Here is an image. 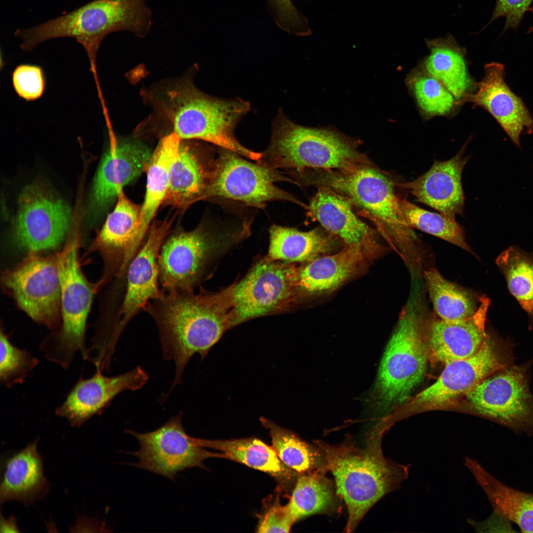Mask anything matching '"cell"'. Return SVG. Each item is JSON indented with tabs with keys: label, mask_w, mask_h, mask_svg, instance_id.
<instances>
[{
	"label": "cell",
	"mask_w": 533,
	"mask_h": 533,
	"mask_svg": "<svg viewBox=\"0 0 533 533\" xmlns=\"http://www.w3.org/2000/svg\"><path fill=\"white\" fill-rule=\"evenodd\" d=\"M144 311L156 325L163 358L175 365L170 390L182 383L184 369L191 357L196 353L205 357L231 325L225 290L218 294L201 290L197 294L164 292L150 301Z\"/></svg>",
	"instance_id": "6da1fadb"
},
{
	"label": "cell",
	"mask_w": 533,
	"mask_h": 533,
	"mask_svg": "<svg viewBox=\"0 0 533 533\" xmlns=\"http://www.w3.org/2000/svg\"><path fill=\"white\" fill-rule=\"evenodd\" d=\"M382 436L371 430L363 449L352 442L340 445L316 442L323 453L327 470L334 477L336 495L346 504V532L353 531L367 511L382 497L397 489L408 476V466L384 457L381 447Z\"/></svg>",
	"instance_id": "7a4b0ae2"
},
{
	"label": "cell",
	"mask_w": 533,
	"mask_h": 533,
	"mask_svg": "<svg viewBox=\"0 0 533 533\" xmlns=\"http://www.w3.org/2000/svg\"><path fill=\"white\" fill-rule=\"evenodd\" d=\"M157 112L181 139H197L230 150L258 162L261 152L249 150L236 139L234 129L250 109L241 99H224L205 94L190 80L170 83L153 95Z\"/></svg>",
	"instance_id": "3957f363"
},
{
	"label": "cell",
	"mask_w": 533,
	"mask_h": 533,
	"mask_svg": "<svg viewBox=\"0 0 533 533\" xmlns=\"http://www.w3.org/2000/svg\"><path fill=\"white\" fill-rule=\"evenodd\" d=\"M361 142L332 126L296 124L280 111L273 123L270 143L258 162L290 175L309 169L346 170L374 165L359 151Z\"/></svg>",
	"instance_id": "277c9868"
},
{
	"label": "cell",
	"mask_w": 533,
	"mask_h": 533,
	"mask_svg": "<svg viewBox=\"0 0 533 533\" xmlns=\"http://www.w3.org/2000/svg\"><path fill=\"white\" fill-rule=\"evenodd\" d=\"M151 25V12L144 0H94L37 26L18 29L15 35L22 39L21 48L28 51L50 39L73 38L85 49L96 74L97 53L106 36L123 30L143 37Z\"/></svg>",
	"instance_id": "5b68a950"
},
{
	"label": "cell",
	"mask_w": 533,
	"mask_h": 533,
	"mask_svg": "<svg viewBox=\"0 0 533 533\" xmlns=\"http://www.w3.org/2000/svg\"><path fill=\"white\" fill-rule=\"evenodd\" d=\"M296 179L300 185L326 187L347 197L400 249L415 246L417 238L402 216L395 184L374 165L346 170L309 169L298 173Z\"/></svg>",
	"instance_id": "8992f818"
},
{
	"label": "cell",
	"mask_w": 533,
	"mask_h": 533,
	"mask_svg": "<svg viewBox=\"0 0 533 533\" xmlns=\"http://www.w3.org/2000/svg\"><path fill=\"white\" fill-rule=\"evenodd\" d=\"M249 222L235 228L201 224L190 231L177 228L164 239L158 256L163 292L193 291L213 261L248 236Z\"/></svg>",
	"instance_id": "52a82bcc"
},
{
	"label": "cell",
	"mask_w": 533,
	"mask_h": 533,
	"mask_svg": "<svg viewBox=\"0 0 533 533\" xmlns=\"http://www.w3.org/2000/svg\"><path fill=\"white\" fill-rule=\"evenodd\" d=\"M422 324V316L414 305L404 307L369 395L372 411L385 412L401 404L423 379L428 354Z\"/></svg>",
	"instance_id": "ba28073f"
},
{
	"label": "cell",
	"mask_w": 533,
	"mask_h": 533,
	"mask_svg": "<svg viewBox=\"0 0 533 533\" xmlns=\"http://www.w3.org/2000/svg\"><path fill=\"white\" fill-rule=\"evenodd\" d=\"M57 256L62 327L60 332L44 340L40 349L47 360L67 369L77 351L84 359L89 358L85 333L94 291L81 272L76 241L68 244Z\"/></svg>",
	"instance_id": "9c48e42d"
},
{
	"label": "cell",
	"mask_w": 533,
	"mask_h": 533,
	"mask_svg": "<svg viewBox=\"0 0 533 533\" xmlns=\"http://www.w3.org/2000/svg\"><path fill=\"white\" fill-rule=\"evenodd\" d=\"M218 150L204 200H228L259 208L269 201H286L306 209L307 205L275 184L287 182L298 185L294 179L278 170L248 161L230 150Z\"/></svg>",
	"instance_id": "30bf717a"
},
{
	"label": "cell",
	"mask_w": 533,
	"mask_h": 533,
	"mask_svg": "<svg viewBox=\"0 0 533 533\" xmlns=\"http://www.w3.org/2000/svg\"><path fill=\"white\" fill-rule=\"evenodd\" d=\"M296 269L291 263L265 258L241 280L225 290L230 307V327L288 308L299 292Z\"/></svg>",
	"instance_id": "8fae6325"
},
{
	"label": "cell",
	"mask_w": 533,
	"mask_h": 533,
	"mask_svg": "<svg viewBox=\"0 0 533 533\" xmlns=\"http://www.w3.org/2000/svg\"><path fill=\"white\" fill-rule=\"evenodd\" d=\"M480 415L517 434L533 435V396L527 368L512 364L488 377L466 394Z\"/></svg>",
	"instance_id": "7c38bea8"
},
{
	"label": "cell",
	"mask_w": 533,
	"mask_h": 533,
	"mask_svg": "<svg viewBox=\"0 0 533 533\" xmlns=\"http://www.w3.org/2000/svg\"><path fill=\"white\" fill-rule=\"evenodd\" d=\"M139 442L140 449L127 452L138 460L131 465L173 480L180 472L201 467L209 457L226 458L223 453L210 452L200 446L198 438L190 436L182 423V415L171 417L157 429L139 433L126 429Z\"/></svg>",
	"instance_id": "4fadbf2b"
},
{
	"label": "cell",
	"mask_w": 533,
	"mask_h": 533,
	"mask_svg": "<svg viewBox=\"0 0 533 533\" xmlns=\"http://www.w3.org/2000/svg\"><path fill=\"white\" fill-rule=\"evenodd\" d=\"M3 284L19 306L36 322L55 329L59 324L61 283L58 256L32 252L4 272Z\"/></svg>",
	"instance_id": "5bb4252c"
},
{
	"label": "cell",
	"mask_w": 533,
	"mask_h": 533,
	"mask_svg": "<svg viewBox=\"0 0 533 533\" xmlns=\"http://www.w3.org/2000/svg\"><path fill=\"white\" fill-rule=\"evenodd\" d=\"M510 343L489 336L481 348L467 358L449 362L437 381L418 394L412 403L429 408L446 405L471 390L488 377L512 365Z\"/></svg>",
	"instance_id": "9a60e30c"
},
{
	"label": "cell",
	"mask_w": 533,
	"mask_h": 533,
	"mask_svg": "<svg viewBox=\"0 0 533 533\" xmlns=\"http://www.w3.org/2000/svg\"><path fill=\"white\" fill-rule=\"evenodd\" d=\"M70 213L66 203L43 187L28 185L19 198L13 233L16 243L32 252L57 247L68 229Z\"/></svg>",
	"instance_id": "2e32d148"
},
{
	"label": "cell",
	"mask_w": 533,
	"mask_h": 533,
	"mask_svg": "<svg viewBox=\"0 0 533 533\" xmlns=\"http://www.w3.org/2000/svg\"><path fill=\"white\" fill-rule=\"evenodd\" d=\"M152 154L138 139L111 138L96 174L89 211L95 219L117 199L124 187L146 172Z\"/></svg>",
	"instance_id": "e0dca14e"
},
{
	"label": "cell",
	"mask_w": 533,
	"mask_h": 533,
	"mask_svg": "<svg viewBox=\"0 0 533 533\" xmlns=\"http://www.w3.org/2000/svg\"><path fill=\"white\" fill-rule=\"evenodd\" d=\"M172 223V220L153 222L145 241L128 267L117 328L120 336L136 314L144 310L150 301L159 298L164 293L159 286L158 258Z\"/></svg>",
	"instance_id": "ac0fdd59"
},
{
	"label": "cell",
	"mask_w": 533,
	"mask_h": 533,
	"mask_svg": "<svg viewBox=\"0 0 533 533\" xmlns=\"http://www.w3.org/2000/svg\"><path fill=\"white\" fill-rule=\"evenodd\" d=\"M141 208L121 191L94 241L93 248L104 262L101 280L104 283L126 276L130 262L144 242L139 229Z\"/></svg>",
	"instance_id": "d6986e66"
},
{
	"label": "cell",
	"mask_w": 533,
	"mask_h": 533,
	"mask_svg": "<svg viewBox=\"0 0 533 533\" xmlns=\"http://www.w3.org/2000/svg\"><path fill=\"white\" fill-rule=\"evenodd\" d=\"M148 378L140 366L113 377L106 376L100 371L88 379L81 377L55 414L66 419L72 426L80 427L93 416L102 413L120 392L141 388Z\"/></svg>",
	"instance_id": "ffe728a7"
},
{
	"label": "cell",
	"mask_w": 533,
	"mask_h": 533,
	"mask_svg": "<svg viewBox=\"0 0 533 533\" xmlns=\"http://www.w3.org/2000/svg\"><path fill=\"white\" fill-rule=\"evenodd\" d=\"M306 208L307 215L318 222L344 246L360 250L369 258L382 253L376 232L356 216L347 197L326 187H318Z\"/></svg>",
	"instance_id": "44dd1931"
},
{
	"label": "cell",
	"mask_w": 533,
	"mask_h": 533,
	"mask_svg": "<svg viewBox=\"0 0 533 533\" xmlns=\"http://www.w3.org/2000/svg\"><path fill=\"white\" fill-rule=\"evenodd\" d=\"M484 69V76L477 84V91L468 95L463 103L470 102L487 111L513 144L520 147L522 132L533 133V118L521 98L506 83L504 66L493 62L486 64Z\"/></svg>",
	"instance_id": "7402d4cb"
},
{
	"label": "cell",
	"mask_w": 533,
	"mask_h": 533,
	"mask_svg": "<svg viewBox=\"0 0 533 533\" xmlns=\"http://www.w3.org/2000/svg\"><path fill=\"white\" fill-rule=\"evenodd\" d=\"M467 143L452 158L435 161L430 169L418 178L397 186L406 189L416 199L455 219L464 205L461 176L469 158L464 156Z\"/></svg>",
	"instance_id": "603a6c76"
},
{
	"label": "cell",
	"mask_w": 533,
	"mask_h": 533,
	"mask_svg": "<svg viewBox=\"0 0 533 533\" xmlns=\"http://www.w3.org/2000/svg\"><path fill=\"white\" fill-rule=\"evenodd\" d=\"M476 312L468 318L454 321L434 319L428 325V346L432 356L447 363L471 356L488 338L485 329L490 304L485 296L479 298Z\"/></svg>",
	"instance_id": "cb8c5ba5"
},
{
	"label": "cell",
	"mask_w": 533,
	"mask_h": 533,
	"mask_svg": "<svg viewBox=\"0 0 533 533\" xmlns=\"http://www.w3.org/2000/svg\"><path fill=\"white\" fill-rule=\"evenodd\" d=\"M210 154L199 145L182 139L163 204L185 210L204 200L215 158Z\"/></svg>",
	"instance_id": "d4e9b609"
},
{
	"label": "cell",
	"mask_w": 533,
	"mask_h": 533,
	"mask_svg": "<svg viewBox=\"0 0 533 533\" xmlns=\"http://www.w3.org/2000/svg\"><path fill=\"white\" fill-rule=\"evenodd\" d=\"M38 440L5 460L0 485V505L16 500L29 506L49 492L50 484L44 475L43 458L37 450Z\"/></svg>",
	"instance_id": "484cf974"
},
{
	"label": "cell",
	"mask_w": 533,
	"mask_h": 533,
	"mask_svg": "<svg viewBox=\"0 0 533 533\" xmlns=\"http://www.w3.org/2000/svg\"><path fill=\"white\" fill-rule=\"evenodd\" d=\"M368 259L360 250L347 246L337 253L318 257L297 267L298 290L311 294L331 291L357 272Z\"/></svg>",
	"instance_id": "4316f807"
},
{
	"label": "cell",
	"mask_w": 533,
	"mask_h": 533,
	"mask_svg": "<svg viewBox=\"0 0 533 533\" xmlns=\"http://www.w3.org/2000/svg\"><path fill=\"white\" fill-rule=\"evenodd\" d=\"M429 54L423 62V70L440 81L462 103L469 95L473 83L467 70L465 51L449 35L426 40Z\"/></svg>",
	"instance_id": "83f0119b"
},
{
	"label": "cell",
	"mask_w": 533,
	"mask_h": 533,
	"mask_svg": "<svg viewBox=\"0 0 533 533\" xmlns=\"http://www.w3.org/2000/svg\"><path fill=\"white\" fill-rule=\"evenodd\" d=\"M182 139L174 133L160 140L146 170L147 184L139 218V234L144 241L158 209L163 204L168 189L172 167L176 161Z\"/></svg>",
	"instance_id": "f1b7e54d"
},
{
	"label": "cell",
	"mask_w": 533,
	"mask_h": 533,
	"mask_svg": "<svg viewBox=\"0 0 533 533\" xmlns=\"http://www.w3.org/2000/svg\"><path fill=\"white\" fill-rule=\"evenodd\" d=\"M487 495L494 513L516 524L523 533H533V493L512 488L491 475L477 462L466 461Z\"/></svg>",
	"instance_id": "f546056e"
},
{
	"label": "cell",
	"mask_w": 533,
	"mask_h": 533,
	"mask_svg": "<svg viewBox=\"0 0 533 533\" xmlns=\"http://www.w3.org/2000/svg\"><path fill=\"white\" fill-rule=\"evenodd\" d=\"M267 256L270 260L288 263L308 262L330 251L335 237L324 228L308 231L273 225L269 229Z\"/></svg>",
	"instance_id": "4dcf8cb0"
},
{
	"label": "cell",
	"mask_w": 533,
	"mask_h": 533,
	"mask_svg": "<svg viewBox=\"0 0 533 533\" xmlns=\"http://www.w3.org/2000/svg\"><path fill=\"white\" fill-rule=\"evenodd\" d=\"M203 448L220 451L226 458L241 462L251 468L282 479L290 480L298 473L286 466L272 447L254 438L232 440L199 438Z\"/></svg>",
	"instance_id": "1f68e13d"
},
{
	"label": "cell",
	"mask_w": 533,
	"mask_h": 533,
	"mask_svg": "<svg viewBox=\"0 0 533 533\" xmlns=\"http://www.w3.org/2000/svg\"><path fill=\"white\" fill-rule=\"evenodd\" d=\"M261 421L269 429L272 447L286 466L300 474H324L328 471L323 453L318 446H312L268 420Z\"/></svg>",
	"instance_id": "d6a6232c"
},
{
	"label": "cell",
	"mask_w": 533,
	"mask_h": 533,
	"mask_svg": "<svg viewBox=\"0 0 533 533\" xmlns=\"http://www.w3.org/2000/svg\"><path fill=\"white\" fill-rule=\"evenodd\" d=\"M434 310L439 318L448 321L472 316L478 306L470 292L445 279L434 268L423 273Z\"/></svg>",
	"instance_id": "836d02e7"
},
{
	"label": "cell",
	"mask_w": 533,
	"mask_h": 533,
	"mask_svg": "<svg viewBox=\"0 0 533 533\" xmlns=\"http://www.w3.org/2000/svg\"><path fill=\"white\" fill-rule=\"evenodd\" d=\"M334 488L332 482L324 474H300L287 504L295 520L332 508L335 501Z\"/></svg>",
	"instance_id": "e575fe53"
},
{
	"label": "cell",
	"mask_w": 533,
	"mask_h": 533,
	"mask_svg": "<svg viewBox=\"0 0 533 533\" xmlns=\"http://www.w3.org/2000/svg\"><path fill=\"white\" fill-rule=\"evenodd\" d=\"M496 262L510 293L533 317V259L510 247L498 256Z\"/></svg>",
	"instance_id": "d590c367"
},
{
	"label": "cell",
	"mask_w": 533,
	"mask_h": 533,
	"mask_svg": "<svg viewBox=\"0 0 533 533\" xmlns=\"http://www.w3.org/2000/svg\"><path fill=\"white\" fill-rule=\"evenodd\" d=\"M399 202L402 216L410 228L418 229L471 252L463 229L455 219L425 210L406 199L400 198Z\"/></svg>",
	"instance_id": "8d00e7d4"
},
{
	"label": "cell",
	"mask_w": 533,
	"mask_h": 533,
	"mask_svg": "<svg viewBox=\"0 0 533 533\" xmlns=\"http://www.w3.org/2000/svg\"><path fill=\"white\" fill-rule=\"evenodd\" d=\"M407 83L420 110L426 115L447 114L457 104L452 93L423 70L412 72L407 78Z\"/></svg>",
	"instance_id": "74e56055"
},
{
	"label": "cell",
	"mask_w": 533,
	"mask_h": 533,
	"mask_svg": "<svg viewBox=\"0 0 533 533\" xmlns=\"http://www.w3.org/2000/svg\"><path fill=\"white\" fill-rule=\"evenodd\" d=\"M0 349V381L7 387L23 382L38 363L29 352L13 345L2 329Z\"/></svg>",
	"instance_id": "f35d334b"
},
{
	"label": "cell",
	"mask_w": 533,
	"mask_h": 533,
	"mask_svg": "<svg viewBox=\"0 0 533 533\" xmlns=\"http://www.w3.org/2000/svg\"><path fill=\"white\" fill-rule=\"evenodd\" d=\"M12 81L16 93L27 101L37 100L44 93V75L39 66L30 64L18 66L12 73Z\"/></svg>",
	"instance_id": "ab89813d"
},
{
	"label": "cell",
	"mask_w": 533,
	"mask_h": 533,
	"mask_svg": "<svg viewBox=\"0 0 533 533\" xmlns=\"http://www.w3.org/2000/svg\"><path fill=\"white\" fill-rule=\"evenodd\" d=\"M275 23L282 30L298 36H306L311 32L307 19L295 7L291 0H267Z\"/></svg>",
	"instance_id": "60d3db41"
},
{
	"label": "cell",
	"mask_w": 533,
	"mask_h": 533,
	"mask_svg": "<svg viewBox=\"0 0 533 533\" xmlns=\"http://www.w3.org/2000/svg\"><path fill=\"white\" fill-rule=\"evenodd\" d=\"M533 0H496L491 23L497 18H505L503 31L509 28L517 29ZM489 23L488 24H489Z\"/></svg>",
	"instance_id": "b9f144b4"
},
{
	"label": "cell",
	"mask_w": 533,
	"mask_h": 533,
	"mask_svg": "<svg viewBox=\"0 0 533 533\" xmlns=\"http://www.w3.org/2000/svg\"><path fill=\"white\" fill-rule=\"evenodd\" d=\"M295 522L287 505L282 506L277 501L261 519L257 532L288 533Z\"/></svg>",
	"instance_id": "7bdbcfd3"
},
{
	"label": "cell",
	"mask_w": 533,
	"mask_h": 533,
	"mask_svg": "<svg viewBox=\"0 0 533 533\" xmlns=\"http://www.w3.org/2000/svg\"><path fill=\"white\" fill-rule=\"evenodd\" d=\"M0 533H18L19 530L17 527L16 519L13 516H11L9 518L3 517L0 515Z\"/></svg>",
	"instance_id": "ee69618b"
},
{
	"label": "cell",
	"mask_w": 533,
	"mask_h": 533,
	"mask_svg": "<svg viewBox=\"0 0 533 533\" xmlns=\"http://www.w3.org/2000/svg\"><path fill=\"white\" fill-rule=\"evenodd\" d=\"M529 10L531 11L533 13V8H531Z\"/></svg>",
	"instance_id": "f6af8a7d"
}]
</instances>
